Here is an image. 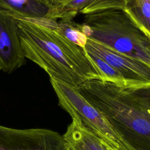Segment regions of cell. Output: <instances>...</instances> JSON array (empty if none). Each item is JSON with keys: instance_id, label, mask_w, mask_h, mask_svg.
<instances>
[{"instance_id": "cell-11", "label": "cell", "mask_w": 150, "mask_h": 150, "mask_svg": "<svg viewBox=\"0 0 150 150\" xmlns=\"http://www.w3.org/2000/svg\"><path fill=\"white\" fill-rule=\"evenodd\" d=\"M124 10L150 38V0H129Z\"/></svg>"}, {"instance_id": "cell-9", "label": "cell", "mask_w": 150, "mask_h": 150, "mask_svg": "<svg viewBox=\"0 0 150 150\" xmlns=\"http://www.w3.org/2000/svg\"><path fill=\"white\" fill-rule=\"evenodd\" d=\"M63 136L68 150H107L101 140L73 120Z\"/></svg>"}, {"instance_id": "cell-15", "label": "cell", "mask_w": 150, "mask_h": 150, "mask_svg": "<svg viewBox=\"0 0 150 150\" xmlns=\"http://www.w3.org/2000/svg\"><path fill=\"white\" fill-rule=\"evenodd\" d=\"M103 144H104V145H105V148H106L107 150H115V149H112V148H110V147L107 146L104 143H103Z\"/></svg>"}, {"instance_id": "cell-16", "label": "cell", "mask_w": 150, "mask_h": 150, "mask_svg": "<svg viewBox=\"0 0 150 150\" xmlns=\"http://www.w3.org/2000/svg\"><path fill=\"white\" fill-rule=\"evenodd\" d=\"M1 70V67H0V71Z\"/></svg>"}, {"instance_id": "cell-3", "label": "cell", "mask_w": 150, "mask_h": 150, "mask_svg": "<svg viewBox=\"0 0 150 150\" xmlns=\"http://www.w3.org/2000/svg\"><path fill=\"white\" fill-rule=\"evenodd\" d=\"M80 26L88 38L150 66V38L124 9L86 15Z\"/></svg>"}, {"instance_id": "cell-10", "label": "cell", "mask_w": 150, "mask_h": 150, "mask_svg": "<svg viewBox=\"0 0 150 150\" xmlns=\"http://www.w3.org/2000/svg\"><path fill=\"white\" fill-rule=\"evenodd\" d=\"M50 6L47 0H0V8L17 18H45Z\"/></svg>"}, {"instance_id": "cell-12", "label": "cell", "mask_w": 150, "mask_h": 150, "mask_svg": "<svg viewBox=\"0 0 150 150\" xmlns=\"http://www.w3.org/2000/svg\"><path fill=\"white\" fill-rule=\"evenodd\" d=\"M60 33L70 42L80 46L85 47L88 38L81 30L80 25L71 21L57 22L56 26L52 28Z\"/></svg>"}, {"instance_id": "cell-7", "label": "cell", "mask_w": 150, "mask_h": 150, "mask_svg": "<svg viewBox=\"0 0 150 150\" xmlns=\"http://www.w3.org/2000/svg\"><path fill=\"white\" fill-rule=\"evenodd\" d=\"M25 63L17 19L11 13L0 8V67L11 73Z\"/></svg>"}, {"instance_id": "cell-4", "label": "cell", "mask_w": 150, "mask_h": 150, "mask_svg": "<svg viewBox=\"0 0 150 150\" xmlns=\"http://www.w3.org/2000/svg\"><path fill=\"white\" fill-rule=\"evenodd\" d=\"M50 81L60 106L71 116L72 120L115 150H137L122 138L106 118L77 88L52 78H50Z\"/></svg>"}, {"instance_id": "cell-14", "label": "cell", "mask_w": 150, "mask_h": 150, "mask_svg": "<svg viewBox=\"0 0 150 150\" xmlns=\"http://www.w3.org/2000/svg\"><path fill=\"white\" fill-rule=\"evenodd\" d=\"M50 4L52 5H58V4H61L64 2H66L69 0H47Z\"/></svg>"}, {"instance_id": "cell-13", "label": "cell", "mask_w": 150, "mask_h": 150, "mask_svg": "<svg viewBox=\"0 0 150 150\" xmlns=\"http://www.w3.org/2000/svg\"><path fill=\"white\" fill-rule=\"evenodd\" d=\"M88 54L105 76L106 81H110L118 86H127V83L124 77L112 66L98 57L90 53Z\"/></svg>"}, {"instance_id": "cell-6", "label": "cell", "mask_w": 150, "mask_h": 150, "mask_svg": "<svg viewBox=\"0 0 150 150\" xmlns=\"http://www.w3.org/2000/svg\"><path fill=\"white\" fill-rule=\"evenodd\" d=\"M85 49L116 69L128 86H150V66L137 59L118 52L95 40L88 38Z\"/></svg>"}, {"instance_id": "cell-8", "label": "cell", "mask_w": 150, "mask_h": 150, "mask_svg": "<svg viewBox=\"0 0 150 150\" xmlns=\"http://www.w3.org/2000/svg\"><path fill=\"white\" fill-rule=\"evenodd\" d=\"M129 0H69L50 6L45 18L54 21H71L79 13L84 15L108 9H124Z\"/></svg>"}, {"instance_id": "cell-2", "label": "cell", "mask_w": 150, "mask_h": 150, "mask_svg": "<svg viewBox=\"0 0 150 150\" xmlns=\"http://www.w3.org/2000/svg\"><path fill=\"white\" fill-rule=\"evenodd\" d=\"M137 150H150V86L89 80L77 89Z\"/></svg>"}, {"instance_id": "cell-1", "label": "cell", "mask_w": 150, "mask_h": 150, "mask_svg": "<svg viewBox=\"0 0 150 150\" xmlns=\"http://www.w3.org/2000/svg\"><path fill=\"white\" fill-rule=\"evenodd\" d=\"M15 18L25 57L40 66L50 78L77 89L89 80L106 81L85 48L35 19Z\"/></svg>"}, {"instance_id": "cell-5", "label": "cell", "mask_w": 150, "mask_h": 150, "mask_svg": "<svg viewBox=\"0 0 150 150\" xmlns=\"http://www.w3.org/2000/svg\"><path fill=\"white\" fill-rule=\"evenodd\" d=\"M0 150H68V148L63 136L50 129H21L0 125Z\"/></svg>"}]
</instances>
